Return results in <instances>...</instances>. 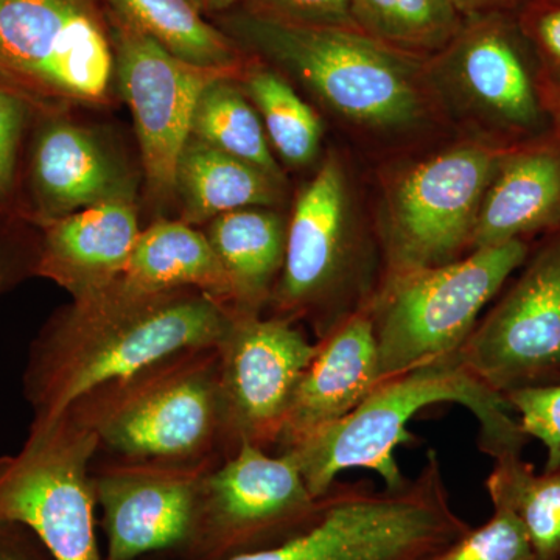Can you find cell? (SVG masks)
<instances>
[{
    "label": "cell",
    "instance_id": "74e56055",
    "mask_svg": "<svg viewBox=\"0 0 560 560\" xmlns=\"http://www.w3.org/2000/svg\"><path fill=\"white\" fill-rule=\"evenodd\" d=\"M16 275V259L13 253L0 243V291L5 289Z\"/></svg>",
    "mask_w": 560,
    "mask_h": 560
},
{
    "label": "cell",
    "instance_id": "4dcf8cb0",
    "mask_svg": "<svg viewBox=\"0 0 560 560\" xmlns=\"http://www.w3.org/2000/svg\"><path fill=\"white\" fill-rule=\"evenodd\" d=\"M515 20L533 50L539 75L560 81V0H526Z\"/></svg>",
    "mask_w": 560,
    "mask_h": 560
},
{
    "label": "cell",
    "instance_id": "30bf717a",
    "mask_svg": "<svg viewBox=\"0 0 560 560\" xmlns=\"http://www.w3.org/2000/svg\"><path fill=\"white\" fill-rule=\"evenodd\" d=\"M320 510L287 453L242 441L202 482L197 525L178 560H230L276 547L307 528Z\"/></svg>",
    "mask_w": 560,
    "mask_h": 560
},
{
    "label": "cell",
    "instance_id": "f1b7e54d",
    "mask_svg": "<svg viewBox=\"0 0 560 560\" xmlns=\"http://www.w3.org/2000/svg\"><path fill=\"white\" fill-rule=\"evenodd\" d=\"M423 560H536L525 529L511 511L493 506L492 517Z\"/></svg>",
    "mask_w": 560,
    "mask_h": 560
},
{
    "label": "cell",
    "instance_id": "8d00e7d4",
    "mask_svg": "<svg viewBox=\"0 0 560 560\" xmlns=\"http://www.w3.org/2000/svg\"><path fill=\"white\" fill-rule=\"evenodd\" d=\"M0 90L13 92L22 101L31 102L33 105L43 106L44 98L38 92L33 91L24 80H21L13 70L7 68L3 61L0 60Z\"/></svg>",
    "mask_w": 560,
    "mask_h": 560
},
{
    "label": "cell",
    "instance_id": "d590c367",
    "mask_svg": "<svg viewBox=\"0 0 560 560\" xmlns=\"http://www.w3.org/2000/svg\"><path fill=\"white\" fill-rule=\"evenodd\" d=\"M541 105L548 119V132L560 145V81L545 79L537 72Z\"/></svg>",
    "mask_w": 560,
    "mask_h": 560
},
{
    "label": "cell",
    "instance_id": "4316f807",
    "mask_svg": "<svg viewBox=\"0 0 560 560\" xmlns=\"http://www.w3.org/2000/svg\"><path fill=\"white\" fill-rule=\"evenodd\" d=\"M492 506L521 522L536 560H560V467L536 474L522 455L493 459L486 480Z\"/></svg>",
    "mask_w": 560,
    "mask_h": 560
},
{
    "label": "cell",
    "instance_id": "d6986e66",
    "mask_svg": "<svg viewBox=\"0 0 560 560\" xmlns=\"http://www.w3.org/2000/svg\"><path fill=\"white\" fill-rule=\"evenodd\" d=\"M559 226V143L548 132L508 147L482 198L471 250L528 241Z\"/></svg>",
    "mask_w": 560,
    "mask_h": 560
},
{
    "label": "cell",
    "instance_id": "4fadbf2b",
    "mask_svg": "<svg viewBox=\"0 0 560 560\" xmlns=\"http://www.w3.org/2000/svg\"><path fill=\"white\" fill-rule=\"evenodd\" d=\"M113 21L114 75L135 119L150 200L164 206L176 197V167L201 92L241 73L179 60L130 22L117 14Z\"/></svg>",
    "mask_w": 560,
    "mask_h": 560
},
{
    "label": "cell",
    "instance_id": "7402d4cb",
    "mask_svg": "<svg viewBox=\"0 0 560 560\" xmlns=\"http://www.w3.org/2000/svg\"><path fill=\"white\" fill-rule=\"evenodd\" d=\"M206 235L230 278L232 311L261 315L285 260V221L271 208L234 210L210 221Z\"/></svg>",
    "mask_w": 560,
    "mask_h": 560
},
{
    "label": "cell",
    "instance_id": "277c9868",
    "mask_svg": "<svg viewBox=\"0 0 560 560\" xmlns=\"http://www.w3.org/2000/svg\"><path fill=\"white\" fill-rule=\"evenodd\" d=\"M121 460L202 463L224 447L219 346L172 353L68 410Z\"/></svg>",
    "mask_w": 560,
    "mask_h": 560
},
{
    "label": "cell",
    "instance_id": "d6a6232c",
    "mask_svg": "<svg viewBox=\"0 0 560 560\" xmlns=\"http://www.w3.org/2000/svg\"><path fill=\"white\" fill-rule=\"evenodd\" d=\"M24 114L25 101L13 92L0 90V197L13 183Z\"/></svg>",
    "mask_w": 560,
    "mask_h": 560
},
{
    "label": "cell",
    "instance_id": "9a60e30c",
    "mask_svg": "<svg viewBox=\"0 0 560 560\" xmlns=\"http://www.w3.org/2000/svg\"><path fill=\"white\" fill-rule=\"evenodd\" d=\"M221 460H121L92 475L105 560H178L197 525L202 482Z\"/></svg>",
    "mask_w": 560,
    "mask_h": 560
},
{
    "label": "cell",
    "instance_id": "7c38bea8",
    "mask_svg": "<svg viewBox=\"0 0 560 560\" xmlns=\"http://www.w3.org/2000/svg\"><path fill=\"white\" fill-rule=\"evenodd\" d=\"M0 60L43 97L109 101L114 50L98 0H0Z\"/></svg>",
    "mask_w": 560,
    "mask_h": 560
},
{
    "label": "cell",
    "instance_id": "d4e9b609",
    "mask_svg": "<svg viewBox=\"0 0 560 560\" xmlns=\"http://www.w3.org/2000/svg\"><path fill=\"white\" fill-rule=\"evenodd\" d=\"M237 79L219 77L205 88L195 106L190 136L285 183L259 113Z\"/></svg>",
    "mask_w": 560,
    "mask_h": 560
},
{
    "label": "cell",
    "instance_id": "e0dca14e",
    "mask_svg": "<svg viewBox=\"0 0 560 560\" xmlns=\"http://www.w3.org/2000/svg\"><path fill=\"white\" fill-rule=\"evenodd\" d=\"M316 342L318 350L294 390L276 453L290 451L345 419L382 383L368 308L349 316Z\"/></svg>",
    "mask_w": 560,
    "mask_h": 560
},
{
    "label": "cell",
    "instance_id": "3957f363",
    "mask_svg": "<svg viewBox=\"0 0 560 560\" xmlns=\"http://www.w3.org/2000/svg\"><path fill=\"white\" fill-rule=\"evenodd\" d=\"M224 24L342 119L388 131L425 114L429 58L393 49L359 28L287 24L246 9Z\"/></svg>",
    "mask_w": 560,
    "mask_h": 560
},
{
    "label": "cell",
    "instance_id": "1f68e13d",
    "mask_svg": "<svg viewBox=\"0 0 560 560\" xmlns=\"http://www.w3.org/2000/svg\"><path fill=\"white\" fill-rule=\"evenodd\" d=\"M246 10L287 24L357 28L350 0H245Z\"/></svg>",
    "mask_w": 560,
    "mask_h": 560
},
{
    "label": "cell",
    "instance_id": "8fae6325",
    "mask_svg": "<svg viewBox=\"0 0 560 560\" xmlns=\"http://www.w3.org/2000/svg\"><path fill=\"white\" fill-rule=\"evenodd\" d=\"M518 271L459 350L467 368L503 397L560 382V226Z\"/></svg>",
    "mask_w": 560,
    "mask_h": 560
},
{
    "label": "cell",
    "instance_id": "f546056e",
    "mask_svg": "<svg viewBox=\"0 0 560 560\" xmlns=\"http://www.w3.org/2000/svg\"><path fill=\"white\" fill-rule=\"evenodd\" d=\"M517 416L523 433L540 441L547 451L544 470L560 467V382L514 390L504 396Z\"/></svg>",
    "mask_w": 560,
    "mask_h": 560
},
{
    "label": "cell",
    "instance_id": "83f0119b",
    "mask_svg": "<svg viewBox=\"0 0 560 560\" xmlns=\"http://www.w3.org/2000/svg\"><path fill=\"white\" fill-rule=\"evenodd\" d=\"M350 11L359 31L423 58L444 50L466 24L453 0H350Z\"/></svg>",
    "mask_w": 560,
    "mask_h": 560
},
{
    "label": "cell",
    "instance_id": "8992f818",
    "mask_svg": "<svg viewBox=\"0 0 560 560\" xmlns=\"http://www.w3.org/2000/svg\"><path fill=\"white\" fill-rule=\"evenodd\" d=\"M529 250L528 241H512L440 267L385 276L368 305L382 382L459 353Z\"/></svg>",
    "mask_w": 560,
    "mask_h": 560
},
{
    "label": "cell",
    "instance_id": "6da1fadb",
    "mask_svg": "<svg viewBox=\"0 0 560 560\" xmlns=\"http://www.w3.org/2000/svg\"><path fill=\"white\" fill-rule=\"evenodd\" d=\"M234 312L198 290L143 293L119 279L73 300L31 348L24 396L33 420H49L105 383L172 353L219 346Z\"/></svg>",
    "mask_w": 560,
    "mask_h": 560
},
{
    "label": "cell",
    "instance_id": "5b68a950",
    "mask_svg": "<svg viewBox=\"0 0 560 560\" xmlns=\"http://www.w3.org/2000/svg\"><path fill=\"white\" fill-rule=\"evenodd\" d=\"M470 528L453 510L440 455L430 451L418 477L401 488L335 482L307 528L230 560H423Z\"/></svg>",
    "mask_w": 560,
    "mask_h": 560
},
{
    "label": "cell",
    "instance_id": "ba28073f",
    "mask_svg": "<svg viewBox=\"0 0 560 560\" xmlns=\"http://www.w3.org/2000/svg\"><path fill=\"white\" fill-rule=\"evenodd\" d=\"M348 183L330 154L294 202L285 260L271 302L278 318L308 319L316 340L371 304L375 291L357 275Z\"/></svg>",
    "mask_w": 560,
    "mask_h": 560
},
{
    "label": "cell",
    "instance_id": "7a4b0ae2",
    "mask_svg": "<svg viewBox=\"0 0 560 560\" xmlns=\"http://www.w3.org/2000/svg\"><path fill=\"white\" fill-rule=\"evenodd\" d=\"M436 404H458L470 411L480 425L478 445L492 459L522 455L528 444L508 400L456 353L386 378L345 419L283 453L294 460L316 499L349 469L375 471L386 489H399L408 478L397 466L396 448L415 440L407 423Z\"/></svg>",
    "mask_w": 560,
    "mask_h": 560
},
{
    "label": "cell",
    "instance_id": "ac0fdd59",
    "mask_svg": "<svg viewBox=\"0 0 560 560\" xmlns=\"http://www.w3.org/2000/svg\"><path fill=\"white\" fill-rule=\"evenodd\" d=\"M140 232L135 195L51 220L33 271L81 300L120 278Z\"/></svg>",
    "mask_w": 560,
    "mask_h": 560
},
{
    "label": "cell",
    "instance_id": "cb8c5ba5",
    "mask_svg": "<svg viewBox=\"0 0 560 560\" xmlns=\"http://www.w3.org/2000/svg\"><path fill=\"white\" fill-rule=\"evenodd\" d=\"M114 14L161 44L179 60L200 68L241 73V51L210 25L195 0H108Z\"/></svg>",
    "mask_w": 560,
    "mask_h": 560
},
{
    "label": "cell",
    "instance_id": "603a6c76",
    "mask_svg": "<svg viewBox=\"0 0 560 560\" xmlns=\"http://www.w3.org/2000/svg\"><path fill=\"white\" fill-rule=\"evenodd\" d=\"M285 183L248 162L189 138L176 167L180 221L197 226L223 213L249 208H275Z\"/></svg>",
    "mask_w": 560,
    "mask_h": 560
},
{
    "label": "cell",
    "instance_id": "5bb4252c",
    "mask_svg": "<svg viewBox=\"0 0 560 560\" xmlns=\"http://www.w3.org/2000/svg\"><path fill=\"white\" fill-rule=\"evenodd\" d=\"M318 342L291 320L235 315L219 345L226 455L242 441L276 447L283 420Z\"/></svg>",
    "mask_w": 560,
    "mask_h": 560
},
{
    "label": "cell",
    "instance_id": "484cf974",
    "mask_svg": "<svg viewBox=\"0 0 560 560\" xmlns=\"http://www.w3.org/2000/svg\"><path fill=\"white\" fill-rule=\"evenodd\" d=\"M238 83L259 113L270 145L290 167H305L318 158L323 125L315 110L278 69L246 62Z\"/></svg>",
    "mask_w": 560,
    "mask_h": 560
},
{
    "label": "cell",
    "instance_id": "ffe728a7",
    "mask_svg": "<svg viewBox=\"0 0 560 560\" xmlns=\"http://www.w3.org/2000/svg\"><path fill=\"white\" fill-rule=\"evenodd\" d=\"M33 173L47 223L103 201L135 195L98 139L72 121H54L43 131Z\"/></svg>",
    "mask_w": 560,
    "mask_h": 560
},
{
    "label": "cell",
    "instance_id": "2e32d148",
    "mask_svg": "<svg viewBox=\"0 0 560 560\" xmlns=\"http://www.w3.org/2000/svg\"><path fill=\"white\" fill-rule=\"evenodd\" d=\"M537 65L515 14L466 21L456 38L429 58V77L447 83L478 119L511 138L537 139L548 130Z\"/></svg>",
    "mask_w": 560,
    "mask_h": 560
},
{
    "label": "cell",
    "instance_id": "52a82bcc",
    "mask_svg": "<svg viewBox=\"0 0 560 560\" xmlns=\"http://www.w3.org/2000/svg\"><path fill=\"white\" fill-rule=\"evenodd\" d=\"M98 448L95 434L69 411L33 420L21 451L0 458V521L27 526L55 560H105L91 475Z\"/></svg>",
    "mask_w": 560,
    "mask_h": 560
},
{
    "label": "cell",
    "instance_id": "f35d334b",
    "mask_svg": "<svg viewBox=\"0 0 560 560\" xmlns=\"http://www.w3.org/2000/svg\"><path fill=\"white\" fill-rule=\"evenodd\" d=\"M202 13L206 11H224L231 9L237 0H195Z\"/></svg>",
    "mask_w": 560,
    "mask_h": 560
},
{
    "label": "cell",
    "instance_id": "836d02e7",
    "mask_svg": "<svg viewBox=\"0 0 560 560\" xmlns=\"http://www.w3.org/2000/svg\"><path fill=\"white\" fill-rule=\"evenodd\" d=\"M0 560H55L27 526L0 521Z\"/></svg>",
    "mask_w": 560,
    "mask_h": 560
},
{
    "label": "cell",
    "instance_id": "9c48e42d",
    "mask_svg": "<svg viewBox=\"0 0 560 560\" xmlns=\"http://www.w3.org/2000/svg\"><path fill=\"white\" fill-rule=\"evenodd\" d=\"M506 149L453 147L394 183L382 221L385 276L440 267L470 253L482 198Z\"/></svg>",
    "mask_w": 560,
    "mask_h": 560
},
{
    "label": "cell",
    "instance_id": "44dd1931",
    "mask_svg": "<svg viewBox=\"0 0 560 560\" xmlns=\"http://www.w3.org/2000/svg\"><path fill=\"white\" fill-rule=\"evenodd\" d=\"M143 293L198 290L234 307V291L208 235L184 221H156L140 232L119 278ZM234 312V311H232Z\"/></svg>",
    "mask_w": 560,
    "mask_h": 560
},
{
    "label": "cell",
    "instance_id": "e575fe53",
    "mask_svg": "<svg viewBox=\"0 0 560 560\" xmlns=\"http://www.w3.org/2000/svg\"><path fill=\"white\" fill-rule=\"evenodd\" d=\"M525 2L526 0H453L466 21L495 13L515 14Z\"/></svg>",
    "mask_w": 560,
    "mask_h": 560
}]
</instances>
